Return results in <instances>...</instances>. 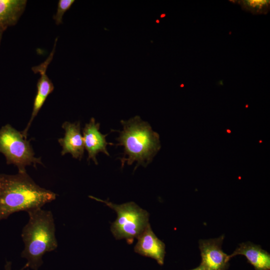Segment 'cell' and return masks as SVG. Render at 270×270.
<instances>
[{"mask_svg":"<svg viewBox=\"0 0 270 270\" xmlns=\"http://www.w3.org/2000/svg\"><path fill=\"white\" fill-rule=\"evenodd\" d=\"M56 196L36 184L26 172L0 174V220L16 212L40 208Z\"/></svg>","mask_w":270,"mask_h":270,"instance_id":"cell-1","label":"cell"},{"mask_svg":"<svg viewBox=\"0 0 270 270\" xmlns=\"http://www.w3.org/2000/svg\"><path fill=\"white\" fill-rule=\"evenodd\" d=\"M121 131L116 138V146H122L124 156L120 158L122 167L124 164H137L146 167L150 163L160 148V136L150 124L136 116L128 120H122Z\"/></svg>","mask_w":270,"mask_h":270,"instance_id":"cell-2","label":"cell"},{"mask_svg":"<svg viewBox=\"0 0 270 270\" xmlns=\"http://www.w3.org/2000/svg\"><path fill=\"white\" fill-rule=\"evenodd\" d=\"M28 213L29 220L22 232L24 248L21 256L27 260L28 268L37 270L44 254L58 247L55 224L51 211L40 208Z\"/></svg>","mask_w":270,"mask_h":270,"instance_id":"cell-3","label":"cell"},{"mask_svg":"<svg viewBox=\"0 0 270 270\" xmlns=\"http://www.w3.org/2000/svg\"><path fill=\"white\" fill-rule=\"evenodd\" d=\"M89 197L104 203L116 212L118 216L111 226V231L117 240L124 238L128 244H132L149 224L148 213L134 202L116 204L92 196Z\"/></svg>","mask_w":270,"mask_h":270,"instance_id":"cell-4","label":"cell"},{"mask_svg":"<svg viewBox=\"0 0 270 270\" xmlns=\"http://www.w3.org/2000/svg\"><path fill=\"white\" fill-rule=\"evenodd\" d=\"M30 141L9 124L0 129V152L5 156L7 164L16 166L19 172H26L27 166L42 164L40 158L34 156Z\"/></svg>","mask_w":270,"mask_h":270,"instance_id":"cell-5","label":"cell"},{"mask_svg":"<svg viewBox=\"0 0 270 270\" xmlns=\"http://www.w3.org/2000/svg\"><path fill=\"white\" fill-rule=\"evenodd\" d=\"M224 236L218 238L199 240L202 262L200 266L203 270H226L230 258L222 250Z\"/></svg>","mask_w":270,"mask_h":270,"instance_id":"cell-6","label":"cell"},{"mask_svg":"<svg viewBox=\"0 0 270 270\" xmlns=\"http://www.w3.org/2000/svg\"><path fill=\"white\" fill-rule=\"evenodd\" d=\"M100 124L96 122L95 119L92 118L82 129L84 146L88 154V160H92L96 164H98L97 154L102 152L109 156L106 146L108 144L114 145L106 142V137L108 134H102L100 132Z\"/></svg>","mask_w":270,"mask_h":270,"instance_id":"cell-7","label":"cell"},{"mask_svg":"<svg viewBox=\"0 0 270 270\" xmlns=\"http://www.w3.org/2000/svg\"><path fill=\"white\" fill-rule=\"evenodd\" d=\"M65 131L64 136L58 140L62 148V156L70 154L76 159L81 160L84 154V143L80 132V122L74 123L65 122L62 124Z\"/></svg>","mask_w":270,"mask_h":270,"instance_id":"cell-8","label":"cell"},{"mask_svg":"<svg viewBox=\"0 0 270 270\" xmlns=\"http://www.w3.org/2000/svg\"><path fill=\"white\" fill-rule=\"evenodd\" d=\"M137 238L135 252L144 256L153 258L158 264H163L165 244L154 233L150 224Z\"/></svg>","mask_w":270,"mask_h":270,"instance_id":"cell-9","label":"cell"},{"mask_svg":"<svg viewBox=\"0 0 270 270\" xmlns=\"http://www.w3.org/2000/svg\"><path fill=\"white\" fill-rule=\"evenodd\" d=\"M57 40V38H56L54 48L46 60L40 64L32 68L34 74H40V78L36 84L37 92L32 108V110L35 112H39L48 96L54 90V86L46 74V70L53 58Z\"/></svg>","mask_w":270,"mask_h":270,"instance_id":"cell-10","label":"cell"},{"mask_svg":"<svg viewBox=\"0 0 270 270\" xmlns=\"http://www.w3.org/2000/svg\"><path fill=\"white\" fill-rule=\"evenodd\" d=\"M238 254L245 256L256 270H270V254L259 245L249 242L242 243L230 257Z\"/></svg>","mask_w":270,"mask_h":270,"instance_id":"cell-11","label":"cell"},{"mask_svg":"<svg viewBox=\"0 0 270 270\" xmlns=\"http://www.w3.org/2000/svg\"><path fill=\"white\" fill-rule=\"evenodd\" d=\"M26 0H0V28L15 25L24 12Z\"/></svg>","mask_w":270,"mask_h":270,"instance_id":"cell-12","label":"cell"},{"mask_svg":"<svg viewBox=\"0 0 270 270\" xmlns=\"http://www.w3.org/2000/svg\"><path fill=\"white\" fill-rule=\"evenodd\" d=\"M242 7L254 14H264L270 9L269 0H243L239 1Z\"/></svg>","mask_w":270,"mask_h":270,"instance_id":"cell-13","label":"cell"},{"mask_svg":"<svg viewBox=\"0 0 270 270\" xmlns=\"http://www.w3.org/2000/svg\"><path fill=\"white\" fill-rule=\"evenodd\" d=\"M74 2V0H58L56 12L54 16V19L57 25L62 23L64 14L70 8Z\"/></svg>","mask_w":270,"mask_h":270,"instance_id":"cell-14","label":"cell"},{"mask_svg":"<svg viewBox=\"0 0 270 270\" xmlns=\"http://www.w3.org/2000/svg\"><path fill=\"white\" fill-rule=\"evenodd\" d=\"M28 268V264H26L20 270H24L25 268ZM5 270H12V262H6L4 266Z\"/></svg>","mask_w":270,"mask_h":270,"instance_id":"cell-15","label":"cell"},{"mask_svg":"<svg viewBox=\"0 0 270 270\" xmlns=\"http://www.w3.org/2000/svg\"><path fill=\"white\" fill-rule=\"evenodd\" d=\"M4 30H5L4 29L0 28V44L1 40H2V34Z\"/></svg>","mask_w":270,"mask_h":270,"instance_id":"cell-16","label":"cell"},{"mask_svg":"<svg viewBox=\"0 0 270 270\" xmlns=\"http://www.w3.org/2000/svg\"><path fill=\"white\" fill-rule=\"evenodd\" d=\"M190 270H203V269L199 266L198 267Z\"/></svg>","mask_w":270,"mask_h":270,"instance_id":"cell-17","label":"cell"}]
</instances>
